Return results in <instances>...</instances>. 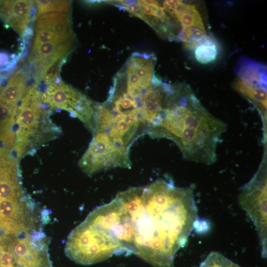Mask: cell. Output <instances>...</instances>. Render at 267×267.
I'll list each match as a JSON object with an SVG mask.
<instances>
[{
	"mask_svg": "<svg viewBox=\"0 0 267 267\" xmlns=\"http://www.w3.org/2000/svg\"><path fill=\"white\" fill-rule=\"evenodd\" d=\"M226 130L189 87L178 85L166 95L159 123L148 134L172 140L186 160L210 165L217 160L218 145Z\"/></svg>",
	"mask_w": 267,
	"mask_h": 267,
	"instance_id": "cell-2",
	"label": "cell"
},
{
	"mask_svg": "<svg viewBox=\"0 0 267 267\" xmlns=\"http://www.w3.org/2000/svg\"><path fill=\"white\" fill-rule=\"evenodd\" d=\"M44 85L45 89H40L43 102L51 108L66 110L73 116L78 104L85 95L66 84L60 77L49 83H44Z\"/></svg>",
	"mask_w": 267,
	"mask_h": 267,
	"instance_id": "cell-7",
	"label": "cell"
},
{
	"mask_svg": "<svg viewBox=\"0 0 267 267\" xmlns=\"http://www.w3.org/2000/svg\"><path fill=\"white\" fill-rule=\"evenodd\" d=\"M267 152L256 173L241 189L238 200L257 230L262 255L267 256Z\"/></svg>",
	"mask_w": 267,
	"mask_h": 267,
	"instance_id": "cell-4",
	"label": "cell"
},
{
	"mask_svg": "<svg viewBox=\"0 0 267 267\" xmlns=\"http://www.w3.org/2000/svg\"><path fill=\"white\" fill-rule=\"evenodd\" d=\"M21 100L16 112V141L13 147L19 157L30 147L42 143L50 133L57 132L49 121L47 112L49 106L42 101L36 84L29 88Z\"/></svg>",
	"mask_w": 267,
	"mask_h": 267,
	"instance_id": "cell-3",
	"label": "cell"
},
{
	"mask_svg": "<svg viewBox=\"0 0 267 267\" xmlns=\"http://www.w3.org/2000/svg\"><path fill=\"white\" fill-rule=\"evenodd\" d=\"M173 10V16L180 22L182 29L191 27H204L202 17L195 6L181 0H168Z\"/></svg>",
	"mask_w": 267,
	"mask_h": 267,
	"instance_id": "cell-11",
	"label": "cell"
},
{
	"mask_svg": "<svg viewBox=\"0 0 267 267\" xmlns=\"http://www.w3.org/2000/svg\"><path fill=\"white\" fill-rule=\"evenodd\" d=\"M137 3L138 1H131L130 4L125 6L126 10L134 16L140 13V9Z\"/></svg>",
	"mask_w": 267,
	"mask_h": 267,
	"instance_id": "cell-19",
	"label": "cell"
},
{
	"mask_svg": "<svg viewBox=\"0 0 267 267\" xmlns=\"http://www.w3.org/2000/svg\"><path fill=\"white\" fill-rule=\"evenodd\" d=\"M10 56L6 52H0V71L13 67L14 63H10Z\"/></svg>",
	"mask_w": 267,
	"mask_h": 267,
	"instance_id": "cell-18",
	"label": "cell"
},
{
	"mask_svg": "<svg viewBox=\"0 0 267 267\" xmlns=\"http://www.w3.org/2000/svg\"><path fill=\"white\" fill-rule=\"evenodd\" d=\"M35 6L33 0H0V20L24 38L30 28Z\"/></svg>",
	"mask_w": 267,
	"mask_h": 267,
	"instance_id": "cell-8",
	"label": "cell"
},
{
	"mask_svg": "<svg viewBox=\"0 0 267 267\" xmlns=\"http://www.w3.org/2000/svg\"><path fill=\"white\" fill-rule=\"evenodd\" d=\"M66 61L67 57H65L56 61L48 69L41 81L46 84L59 77V72L61 67Z\"/></svg>",
	"mask_w": 267,
	"mask_h": 267,
	"instance_id": "cell-17",
	"label": "cell"
},
{
	"mask_svg": "<svg viewBox=\"0 0 267 267\" xmlns=\"http://www.w3.org/2000/svg\"><path fill=\"white\" fill-rule=\"evenodd\" d=\"M194 56L199 63H210L216 60L218 54V47L214 39L207 35L194 50Z\"/></svg>",
	"mask_w": 267,
	"mask_h": 267,
	"instance_id": "cell-13",
	"label": "cell"
},
{
	"mask_svg": "<svg viewBox=\"0 0 267 267\" xmlns=\"http://www.w3.org/2000/svg\"><path fill=\"white\" fill-rule=\"evenodd\" d=\"M197 211L192 187L159 178L130 187L94 209L73 229L75 248L88 265L134 254L155 267H173L198 220Z\"/></svg>",
	"mask_w": 267,
	"mask_h": 267,
	"instance_id": "cell-1",
	"label": "cell"
},
{
	"mask_svg": "<svg viewBox=\"0 0 267 267\" xmlns=\"http://www.w3.org/2000/svg\"><path fill=\"white\" fill-rule=\"evenodd\" d=\"M139 78L135 73L128 74L127 86H138Z\"/></svg>",
	"mask_w": 267,
	"mask_h": 267,
	"instance_id": "cell-20",
	"label": "cell"
},
{
	"mask_svg": "<svg viewBox=\"0 0 267 267\" xmlns=\"http://www.w3.org/2000/svg\"><path fill=\"white\" fill-rule=\"evenodd\" d=\"M198 267H242L220 252H211Z\"/></svg>",
	"mask_w": 267,
	"mask_h": 267,
	"instance_id": "cell-16",
	"label": "cell"
},
{
	"mask_svg": "<svg viewBox=\"0 0 267 267\" xmlns=\"http://www.w3.org/2000/svg\"><path fill=\"white\" fill-rule=\"evenodd\" d=\"M35 28L50 30L64 38H74L68 13L51 12L41 15Z\"/></svg>",
	"mask_w": 267,
	"mask_h": 267,
	"instance_id": "cell-10",
	"label": "cell"
},
{
	"mask_svg": "<svg viewBox=\"0 0 267 267\" xmlns=\"http://www.w3.org/2000/svg\"><path fill=\"white\" fill-rule=\"evenodd\" d=\"M233 88L255 107L267 103V68L265 65L245 57L236 68Z\"/></svg>",
	"mask_w": 267,
	"mask_h": 267,
	"instance_id": "cell-6",
	"label": "cell"
},
{
	"mask_svg": "<svg viewBox=\"0 0 267 267\" xmlns=\"http://www.w3.org/2000/svg\"><path fill=\"white\" fill-rule=\"evenodd\" d=\"M74 40L64 42H56L44 43L32 46L28 60L30 62L34 60L44 57L55 52L73 49Z\"/></svg>",
	"mask_w": 267,
	"mask_h": 267,
	"instance_id": "cell-12",
	"label": "cell"
},
{
	"mask_svg": "<svg viewBox=\"0 0 267 267\" xmlns=\"http://www.w3.org/2000/svg\"><path fill=\"white\" fill-rule=\"evenodd\" d=\"M34 2L37 7L34 16L36 20L41 15L49 12L67 13L72 3L71 1L69 0H34Z\"/></svg>",
	"mask_w": 267,
	"mask_h": 267,
	"instance_id": "cell-15",
	"label": "cell"
},
{
	"mask_svg": "<svg viewBox=\"0 0 267 267\" xmlns=\"http://www.w3.org/2000/svg\"><path fill=\"white\" fill-rule=\"evenodd\" d=\"M207 35L205 27H191L182 29L178 38L186 49L194 50Z\"/></svg>",
	"mask_w": 267,
	"mask_h": 267,
	"instance_id": "cell-14",
	"label": "cell"
},
{
	"mask_svg": "<svg viewBox=\"0 0 267 267\" xmlns=\"http://www.w3.org/2000/svg\"><path fill=\"white\" fill-rule=\"evenodd\" d=\"M28 73L19 69L10 78L0 92V102L8 105H17L28 88Z\"/></svg>",
	"mask_w": 267,
	"mask_h": 267,
	"instance_id": "cell-9",
	"label": "cell"
},
{
	"mask_svg": "<svg viewBox=\"0 0 267 267\" xmlns=\"http://www.w3.org/2000/svg\"><path fill=\"white\" fill-rule=\"evenodd\" d=\"M84 172L89 175L115 167L130 168V158L123 155L102 133H93L88 149L79 163Z\"/></svg>",
	"mask_w": 267,
	"mask_h": 267,
	"instance_id": "cell-5",
	"label": "cell"
}]
</instances>
